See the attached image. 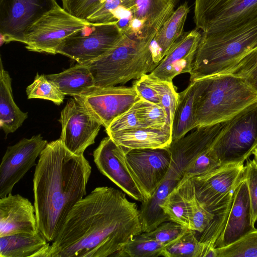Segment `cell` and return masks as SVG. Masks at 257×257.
I'll return each instance as SVG.
<instances>
[{"mask_svg": "<svg viewBox=\"0 0 257 257\" xmlns=\"http://www.w3.org/2000/svg\"><path fill=\"white\" fill-rule=\"evenodd\" d=\"M142 232L137 203L122 190L98 187L72 208L48 257H114Z\"/></svg>", "mask_w": 257, "mask_h": 257, "instance_id": "obj_1", "label": "cell"}, {"mask_svg": "<svg viewBox=\"0 0 257 257\" xmlns=\"http://www.w3.org/2000/svg\"><path fill=\"white\" fill-rule=\"evenodd\" d=\"M91 167L84 155L68 151L59 138L48 143L33 178L34 205L39 230L49 242L58 234L72 208L86 194Z\"/></svg>", "mask_w": 257, "mask_h": 257, "instance_id": "obj_2", "label": "cell"}, {"mask_svg": "<svg viewBox=\"0 0 257 257\" xmlns=\"http://www.w3.org/2000/svg\"><path fill=\"white\" fill-rule=\"evenodd\" d=\"M257 49V16L234 28L202 34L190 74V82L228 73Z\"/></svg>", "mask_w": 257, "mask_h": 257, "instance_id": "obj_3", "label": "cell"}, {"mask_svg": "<svg viewBox=\"0 0 257 257\" xmlns=\"http://www.w3.org/2000/svg\"><path fill=\"white\" fill-rule=\"evenodd\" d=\"M196 127L224 122L257 101V92L240 77L218 74L194 81Z\"/></svg>", "mask_w": 257, "mask_h": 257, "instance_id": "obj_4", "label": "cell"}, {"mask_svg": "<svg viewBox=\"0 0 257 257\" xmlns=\"http://www.w3.org/2000/svg\"><path fill=\"white\" fill-rule=\"evenodd\" d=\"M152 42L124 35L105 55L85 64L94 77L95 86L124 84L151 73L158 65L153 60Z\"/></svg>", "mask_w": 257, "mask_h": 257, "instance_id": "obj_5", "label": "cell"}, {"mask_svg": "<svg viewBox=\"0 0 257 257\" xmlns=\"http://www.w3.org/2000/svg\"><path fill=\"white\" fill-rule=\"evenodd\" d=\"M255 228L251 224L250 198L245 177L202 232L199 240L205 244L203 257L211 255L215 248L235 242Z\"/></svg>", "mask_w": 257, "mask_h": 257, "instance_id": "obj_6", "label": "cell"}, {"mask_svg": "<svg viewBox=\"0 0 257 257\" xmlns=\"http://www.w3.org/2000/svg\"><path fill=\"white\" fill-rule=\"evenodd\" d=\"M257 147V101L223 122L212 148L221 165L244 162Z\"/></svg>", "mask_w": 257, "mask_h": 257, "instance_id": "obj_7", "label": "cell"}, {"mask_svg": "<svg viewBox=\"0 0 257 257\" xmlns=\"http://www.w3.org/2000/svg\"><path fill=\"white\" fill-rule=\"evenodd\" d=\"M91 24L58 5L28 28L23 44L30 51L56 54V49L65 39Z\"/></svg>", "mask_w": 257, "mask_h": 257, "instance_id": "obj_8", "label": "cell"}, {"mask_svg": "<svg viewBox=\"0 0 257 257\" xmlns=\"http://www.w3.org/2000/svg\"><path fill=\"white\" fill-rule=\"evenodd\" d=\"M123 35L117 22L92 24L65 39L56 54L67 56L77 63L87 64L109 52Z\"/></svg>", "mask_w": 257, "mask_h": 257, "instance_id": "obj_9", "label": "cell"}, {"mask_svg": "<svg viewBox=\"0 0 257 257\" xmlns=\"http://www.w3.org/2000/svg\"><path fill=\"white\" fill-rule=\"evenodd\" d=\"M194 21L202 34L234 28L257 16V0H195Z\"/></svg>", "mask_w": 257, "mask_h": 257, "instance_id": "obj_10", "label": "cell"}, {"mask_svg": "<svg viewBox=\"0 0 257 257\" xmlns=\"http://www.w3.org/2000/svg\"><path fill=\"white\" fill-rule=\"evenodd\" d=\"M244 162L222 165L192 178L196 197L205 209L215 214L225 205L245 178Z\"/></svg>", "mask_w": 257, "mask_h": 257, "instance_id": "obj_11", "label": "cell"}, {"mask_svg": "<svg viewBox=\"0 0 257 257\" xmlns=\"http://www.w3.org/2000/svg\"><path fill=\"white\" fill-rule=\"evenodd\" d=\"M59 120L62 126L60 140L68 151L77 156L83 155L85 150L94 143L102 125L74 97L67 101Z\"/></svg>", "mask_w": 257, "mask_h": 257, "instance_id": "obj_12", "label": "cell"}, {"mask_svg": "<svg viewBox=\"0 0 257 257\" xmlns=\"http://www.w3.org/2000/svg\"><path fill=\"white\" fill-rule=\"evenodd\" d=\"M124 158L127 167L143 194L145 201L149 199L154 194L170 167L171 154L169 150L168 147L139 149L125 148Z\"/></svg>", "mask_w": 257, "mask_h": 257, "instance_id": "obj_13", "label": "cell"}, {"mask_svg": "<svg viewBox=\"0 0 257 257\" xmlns=\"http://www.w3.org/2000/svg\"><path fill=\"white\" fill-rule=\"evenodd\" d=\"M58 5L56 0H0L1 45L23 43L28 28Z\"/></svg>", "mask_w": 257, "mask_h": 257, "instance_id": "obj_14", "label": "cell"}, {"mask_svg": "<svg viewBox=\"0 0 257 257\" xmlns=\"http://www.w3.org/2000/svg\"><path fill=\"white\" fill-rule=\"evenodd\" d=\"M47 143L38 134L7 148L0 165V198L11 194L14 186L37 165L36 159Z\"/></svg>", "mask_w": 257, "mask_h": 257, "instance_id": "obj_15", "label": "cell"}, {"mask_svg": "<svg viewBox=\"0 0 257 257\" xmlns=\"http://www.w3.org/2000/svg\"><path fill=\"white\" fill-rule=\"evenodd\" d=\"M73 97L81 101L105 128L141 99L133 86H95L85 94Z\"/></svg>", "mask_w": 257, "mask_h": 257, "instance_id": "obj_16", "label": "cell"}, {"mask_svg": "<svg viewBox=\"0 0 257 257\" xmlns=\"http://www.w3.org/2000/svg\"><path fill=\"white\" fill-rule=\"evenodd\" d=\"M178 0H126L130 22L124 35L152 41L171 17Z\"/></svg>", "mask_w": 257, "mask_h": 257, "instance_id": "obj_17", "label": "cell"}, {"mask_svg": "<svg viewBox=\"0 0 257 257\" xmlns=\"http://www.w3.org/2000/svg\"><path fill=\"white\" fill-rule=\"evenodd\" d=\"M125 148L109 136L103 138L93 153L94 162L101 174L133 199L142 202L144 197L125 164Z\"/></svg>", "mask_w": 257, "mask_h": 257, "instance_id": "obj_18", "label": "cell"}, {"mask_svg": "<svg viewBox=\"0 0 257 257\" xmlns=\"http://www.w3.org/2000/svg\"><path fill=\"white\" fill-rule=\"evenodd\" d=\"M189 163L180 156L171 155V166L165 178L152 196L142 202L140 213L143 232H149L169 220L161 205L183 178L184 170Z\"/></svg>", "mask_w": 257, "mask_h": 257, "instance_id": "obj_19", "label": "cell"}, {"mask_svg": "<svg viewBox=\"0 0 257 257\" xmlns=\"http://www.w3.org/2000/svg\"><path fill=\"white\" fill-rule=\"evenodd\" d=\"M201 37L202 33L196 29L183 34L149 76L172 82L180 74L190 73Z\"/></svg>", "mask_w": 257, "mask_h": 257, "instance_id": "obj_20", "label": "cell"}, {"mask_svg": "<svg viewBox=\"0 0 257 257\" xmlns=\"http://www.w3.org/2000/svg\"><path fill=\"white\" fill-rule=\"evenodd\" d=\"M39 231L34 205L19 194L0 198V237Z\"/></svg>", "mask_w": 257, "mask_h": 257, "instance_id": "obj_21", "label": "cell"}, {"mask_svg": "<svg viewBox=\"0 0 257 257\" xmlns=\"http://www.w3.org/2000/svg\"><path fill=\"white\" fill-rule=\"evenodd\" d=\"M108 136L117 145L127 149L165 148L172 142V128L144 127L112 132Z\"/></svg>", "mask_w": 257, "mask_h": 257, "instance_id": "obj_22", "label": "cell"}, {"mask_svg": "<svg viewBox=\"0 0 257 257\" xmlns=\"http://www.w3.org/2000/svg\"><path fill=\"white\" fill-rule=\"evenodd\" d=\"M50 245L39 230L0 237V257H48Z\"/></svg>", "mask_w": 257, "mask_h": 257, "instance_id": "obj_23", "label": "cell"}, {"mask_svg": "<svg viewBox=\"0 0 257 257\" xmlns=\"http://www.w3.org/2000/svg\"><path fill=\"white\" fill-rule=\"evenodd\" d=\"M190 9L187 2L174 11L153 39L151 48L154 61L159 64L172 45L183 35Z\"/></svg>", "mask_w": 257, "mask_h": 257, "instance_id": "obj_24", "label": "cell"}, {"mask_svg": "<svg viewBox=\"0 0 257 257\" xmlns=\"http://www.w3.org/2000/svg\"><path fill=\"white\" fill-rule=\"evenodd\" d=\"M28 117L15 103L13 94L12 78L8 71L0 64V127L6 135L17 131Z\"/></svg>", "mask_w": 257, "mask_h": 257, "instance_id": "obj_25", "label": "cell"}, {"mask_svg": "<svg viewBox=\"0 0 257 257\" xmlns=\"http://www.w3.org/2000/svg\"><path fill=\"white\" fill-rule=\"evenodd\" d=\"M46 76L65 95L80 96L95 86L86 64L77 63L61 72Z\"/></svg>", "mask_w": 257, "mask_h": 257, "instance_id": "obj_26", "label": "cell"}, {"mask_svg": "<svg viewBox=\"0 0 257 257\" xmlns=\"http://www.w3.org/2000/svg\"><path fill=\"white\" fill-rule=\"evenodd\" d=\"M194 190L192 178L184 175L161 205L169 220L188 228V202Z\"/></svg>", "mask_w": 257, "mask_h": 257, "instance_id": "obj_27", "label": "cell"}, {"mask_svg": "<svg viewBox=\"0 0 257 257\" xmlns=\"http://www.w3.org/2000/svg\"><path fill=\"white\" fill-rule=\"evenodd\" d=\"M194 83L190 82L187 87L179 93L178 103L172 123V139L177 140L196 128L194 118Z\"/></svg>", "mask_w": 257, "mask_h": 257, "instance_id": "obj_28", "label": "cell"}, {"mask_svg": "<svg viewBox=\"0 0 257 257\" xmlns=\"http://www.w3.org/2000/svg\"><path fill=\"white\" fill-rule=\"evenodd\" d=\"M205 243L198 240L196 231L188 229L173 242L166 245L162 256L202 257Z\"/></svg>", "mask_w": 257, "mask_h": 257, "instance_id": "obj_29", "label": "cell"}, {"mask_svg": "<svg viewBox=\"0 0 257 257\" xmlns=\"http://www.w3.org/2000/svg\"><path fill=\"white\" fill-rule=\"evenodd\" d=\"M166 245L146 237L141 233L126 242L114 257L162 256Z\"/></svg>", "mask_w": 257, "mask_h": 257, "instance_id": "obj_30", "label": "cell"}, {"mask_svg": "<svg viewBox=\"0 0 257 257\" xmlns=\"http://www.w3.org/2000/svg\"><path fill=\"white\" fill-rule=\"evenodd\" d=\"M26 93L28 99H46L58 105L63 102L65 96L46 75L38 73L32 83L27 87Z\"/></svg>", "mask_w": 257, "mask_h": 257, "instance_id": "obj_31", "label": "cell"}, {"mask_svg": "<svg viewBox=\"0 0 257 257\" xmlns=\"http://www.w3.org/2000/svg\"><path fill=\"white\" fill-rule=\"evenodd\" d=\"M216 251L217 257H257V229Z\"/></svg>", "mask_w": 257, "mask_h": 257, "instance_id": "obj_32", "label": "cell"}, {"mask_svg": "<svg viewBox=\"0 0 257 257\" xmlns=\"http://www.w3.org/2000/svg\"><path fill=\"white\" fill-rule=\"evenodd\" d=\"M150 85L157 91L161 106L165 109L169 124L172 127L174 113L178 103L179 93L177 92L172 82L157 80L146 74Z\"/></svg>", "mask_w": 257, "mask_h": 257, "instance_id": "obj_33", "label": "cell"}, {"mask_svg": "<svg viewBox=\"0 0 257 257\" xmlns=\"http://www.w3.org/2000/svg\"><path fill=\"white\" fill-rule=\"evenodd\" d=\"M138 114L148 127L163 128L171 127L164 108L160 105L141 99L138 101ZM172 128V127H171Z\"/></svg>", "mask_w": 257, "mask_h": 257, "instance_id": "obj_34", "label": "cell"}, {"mask_svg": "<svg viewBox=\"0 0 257 257\" xmlns=\"http://www.w3.org/2000/svg\"><path fill=\"white\" fill-rule=\"evenodd\" d=\"M220 166V163L211 146L189 162L183 173L184 175L192 178L205 174Z\"/></svg>", "mask_w": 257, "mask_h": 257, "instance_id": "obj_35", "label": "cell"}, {"mask_svg": "<svg viewBox=\"0 0 257 257\" xmlns=\"http://www.w3.org/2000/svg\"><path fill=\"white\" fill-rule=\"evenodd\" d=\"M188 229L202 233L213 219L214 214L205 209L198 201L195 189L188 202Z\"/></svg>", "mask_w": 257, "mask_h": 257, "instance_id": "obj_36", "label": "cell"}, {"mask_svg": "<svg viewBox=\"0 0 257 257\" xmlns=\"http://www.w3.org/2000/svg\"><path fill=\"white\" fill-rule=\"evenodd\" d=\"M228 73L241 78L257 92V49L245 56Z\"/></svg>", "mask_w": 257, "mask_h": 257, "instance_id": "obj_37", "label": "cell"}, {"mask_svg": "<svg viewBox=\"0 0 257 257\" xmlns=\"http://www.w3.org/2000/svg\"><path fill=\"white\" fill-rule=\"evenodd\" d=\"M188 229L178 223L168 220L149 232L142 233L146 237L167 244L176 240Z\"/></svg>", "mask_w": 257, "mask_h": 257, "instance_id": "obj_38", "label": "cell"}, {"mask_svg": "<svg viewBox=\"0 0 257 257\" xmlns=\"http://www.w3.org/2000/svg\"><path fill=\"white\" fill-rule=\"evenodd\" d=\"M138 101L128 110L114 119L105 128L107 134L148 127L138 114Z\"/></svg>", "mask_w": 257, "mask_h": 257, "instance_id": "obj_39", "label": "cell"}, {"mask_svg": "<svg viewBox=\"0 0 257 257\" xmlns=\"http://www.w3.org/2000/svg\"><path fill=\"white\" fill-rule=\"evenodd\" d=\"M106 0H61L62 7L83 20L96 11Z\"/></svg>", "mask_w": 257, "mask_h": 257, "instance_id": "obj_40", "label": "cell"}, {"mask_svg": "<svg viewBox=\"0 0 257 257\" xmlns=\"http://www.w3.org/2000/svg\"><path fill=\"white\" fill-rule=\"evenodd\" d=\"M245 177L247 182L250 202L251 224L257 221V161L248 158L245 165Z\"/></svg>", "mask_w": 257, "mask_h": 257, "instance_id": "obj_41", "label": "cell"}, {"mask_svg": "<svg viewBox=\"0 0 257 257\" xmlns=\"http://www.w3.org/2000/svg\"><path fill=\"white\" fill-rule=\"evenodd\" d=\"M146 75L136 79L133 86L141 98L161 106L159 96L157 91L147 81Z\"/></svg>", "mask_w": 257, "mask_h": 257, "instance_id": "obj_42", "label": "cell"}, {"mask_svg": "<svg viewBox=\"0 0 257 257\" xmlns=\"http://www.w3.org/2000/svg\"><path fill=\"white\" fill-rule=\"evenodd\" d=\"M252 155H253L254 159L257 161V147L252 151Z\"/></svg>", "mask_w": 257, "mask_h": 257, "instance_id": "obj_43", "label": "cell"}]
</instances>
